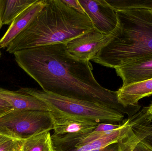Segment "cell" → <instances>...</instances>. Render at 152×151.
Listing matches in <instances>:
<instances>
[{
    "label": "cell",
    "mask_w": 152,
    "mask_h": 151,
    "mask_svg": "<svg viewBox=\"0 0 152 151\" xmlns=\"http://www.w3.org/2000/svg\"><path fill=\"white\" fill-rule=\"evenodd\" d=\"M13 55L18 65L45 92L101 104L129 118L137 112L136 106L121 104L116 91L102 87L94 76L91 63L73 57L65 43L22 50Z\"/></svg>",
    "instance_id": "obj_1"
},
{
    "label": "cell",
    "mask_w": 152,
    "mask_h": 151,
    "mask_svg": "<svg viewBox=\"0 0 152 151\" xmlns=\"http://www.w3.org/2000/svg\"><path fill=\"white\" fill-rule=\"evenodd\" d=\"M94 28L86 15L62 0H45L41 11L10 43L6 51L13 54L22 50L65 43Z\"/></svg>",
    "instance_id": "obj_2"
},
{
    "label": "cell",
    "mask_w": 152,
    "mask_h": 151,
    "mask_svg": "<svg viewBox=\"0 0 152 151\" xmlns=\"http://www.w3.org/2000/svg\"><path fill=\"white\" fill-rule=\"evenodd\" d=\"M114 38L92 61L115 68L142 58L152 56V10L129 9L116 11Z\"/></svg>",
    "instance_id": "obj_3"
},
{
    "label": "cell",
    "mask_w": 152,
    "mask_h": 151,
    "mask_svg": "<svg viewBox=\"0 0 152 151\" xmlns=\"http://www.w3.org/2000/svg\"><path fill=\"white\" fill-rule=\"evenodd\" d=\"M18 92L35 97L46 104L50 111L91 121L97 123L122 121L124 114L98 103L64 97L42 90L22 87Z\"/></svg>",
    "instance_id": "obj_4"
},
{
    "label": "cell",
    "mask_w": 152,
    "mask_h": 151,
    "mask_svg": "<svg viewBox=\"0 0 152 151\" xmlns=\"http://www.w3.org/2000/svg\"><path fill=\"white\" fill-rule=\"evenodd\" d=\"M130 127L129 119L120 128L107 132L51 135L54 151H120L118 142Z\"/></svg>",
    "instance_id": "obj_5"
},
{
    "label": "cell",
    "mask_w": 152,
    "mask_h": 151,
    "mask_svg": "<svg viewBox=\"0 0 152 151\" xmlns=\"http://www.w3.org/2000/svg\"><path fill=\"white\" fill-rule=\"evenodd\" d=\"M53 128L49 111L13 109L0 118V134L23 141Z\"/></svg>",
    "instance_id": "obj_6"
},
{
    "label": "cell",
    "mask_w": 152,
    "mask_h": 151,
    "mask_svg": "<svg viewBox=\"0 0 152 151\" xmlns=\"http://www.w3.org/2000/svg\"><path fill=\"white\" fill-rule=\"evenodd\" d=\"M114 34L102 33L95 28L65 43L71 56L82 61L92 59L114 38Z\"/></svg>",
    "instance_id": "obj_7"
},
{
    "label": "cell",
    "mask_w": 152,
    "mask_h": 151,
    "mask_svg": "<svg viewBox=\"0 0 152 151\" xmlns=\"http://www.w3.org/2000/svg\"><path fill=\"white\" fill-rule=\"evenodd\" d=\"M78 1L94 28L105 34L113 33L118 24L117 12L106 0Z\"/></svg>",
    "instance_id": "obj_8"
},
{
    "label": "cell",
    "mask_w": 152,
    "mask_h": 151,
    "mask_svg": "<svg viewBox=\"0 0 152 151\" xmlns=\"http://www.w3.org/2000/svg\"><path fill=\"white\" fill-rule=\"evenodd\" d=\"M50 112L53 121V134L56 135L89 133L94 131L99 124L78 117Z\"/></svg>",
    "instance_id": "obj_9"
},
{
    "label": "cell",
    "mask_w": 152,
    "mask_h": 151,
    "mask_svg": "<svg viewBox=\"0 0 152 151\" xmlns=\"http://www.w3.org/2000/svg\"><path fill=\"white\" fill-rule=\"evenodd\" d=\"M123 82L122 86L152 79V56L142 58L115 68Z\"/></svg>",
    "instance_id": "obj_10"
},
{
    "label": "cell",
    "mask_w": 152,
    "mask_h": 151,
    "mask_svg": "<svg viewBox=\"0 0 152 151\" xmlns=\"http://www.w3.org/2000/svg\"><path fill=\"white\" fill-rule=\"evenodd\" d=\"M45 0H37L19 15L0 39V49L7 48L11 42L31 23L44 6Z\"/></svg>",
    "instance_id": "obj_11"
},
{
    "label": "cell",
    "mask_w": 152,
    "mask_h": 151,
    "mask_svg": "<svg viewBox=\"0 0 152 151\" xmlns=\"http://www.w3.org/2000/svg\"><path fill=\"white\" fill-rule=\"evenodd\" d=\"M0 98L8 103L14 110L50 111L49 107L42 101L18 90L12 91L0 87Z\"/></svg>",
    "instance_id": "obj_12"
},
{
    "label": "cell",
    "mask_w": 152,
    "mask_h": 151,
    "mask_svg": "<svg viewBox=\"0 0 152 151\" xmlns=\"http://www.w3.org/2000/svg\"><path fill=\"white\" fill-rule=\"evenodd\" d=\"M116 93L119 103L125 107L137 105L141 99L152 95V79L121 86Z\"/></svg>",
    "instance_id": "obj_13"
},
{
    "label": "cell",
    "mask_w": 152,
    "mask_h": 151,
    "mask_svg": "<svg viewBox=\"0 0 152 151\" xmlns=\"http://www.w3.org/2000/svg\"><path fill=\"white\" fill-rule=\"evenodd\" d=\"M143 111L129 119V125L138 140L152 151V125Z\"/></svg>",
    "instance_id": "obj_14"
},
{
    "label": "cell",
    "mask_w": 152,
    "mask_h": 151,
    "mask_svg": "<svg viewBox=\"0 0 152 151\" xmlns=\"http://www.w3.org/2000/svg\"><path fill=\"white\" fill-rule=\"evenodd\" d=\"M37 0H4L2 15V23L9 25L25 10Z\"/></svg>",
    "instance_id": "obj_15"
},
{
    "label": "cell",
    "mask_w": 152,
    "mask_h": 151,
    "mask_svg": "<svg viewBox=\"0 0 152 151\" xmlns=\"http://www.w3.org/2000/svg\"><path fill=\"white\" fill-rule=\"evenodd\" d=\"M21 151H54L50 131L42 132L25 140Z\"/></svg>",
    "instance_id": "obj_16"
},
{
    "label": "cell",
    "mask_w": 152,
    "mask_h": 151,
    "mask_svg": "<svg viewBox=\"0 0 152 151\" xmlns=\"http://www.w3.org/2000/svg\"><path fill=\"white\" fill-rule=\"evenodd\" d=\"M118 144L120 151H152L138 140L130 126Z\"/></svg>",
    "instance_id": "obj_17"
},
{
    "label": "cell",
    "mask_w": 152,
    "mask_h": 151,
    "mask_svg": "<svg viewBox=\"0 0 152 151\" xmlns=\"http://www.w3.org/2000/svg\"><path fill=\"white\" fill-rule=\"evenodd\" d=\"M115 10L144 9L152 10V0H106Z\"/></svg>",
    "instance_id": "obj_18"
},
{
    "label": "cell",
    "mask_w": 152,
    "mask_h": 151,
    "mask_svg": "<svg viewBox=\"0 0 152 151\" xmlns=\"http://www.w3.org/2000/svg\"><path fill=\"white\" fill-rule=\"evenodd\" d=\"M24 141L0 134V151H21Z\"/></svg>",
    "instance_id": "obj_19"
},
{
    "label": "cell",
    "mask_w": 152,
    "mask_h": 151,
    "mask_svg": "<svg viewBox=\"0 0 152 151\" xmlns=\"http://www.w3.org/2000/svg\"><path fill=\"white\" fill-rule=\"evenodd\" d=\"M121 125L110 124V123H100L96 126L94 129V132H107L113 131L118 129L122 126Z\"/></svg>",
    "instance_id": "obj_20"
},
{
    "label": "cell",
    "mask_w": 152,
    "mask_h": 151,
    "mask_svg": "<svg viewBox=\"0 0 152 151\" xmlns=\"http://www.w3.org/2000/svg\"><path fill=\"white\" fill-rule=\"evenodd\" d=\"M63 2L76 11L82 14H85L84 10L79 2L78 0H62ZM86 15V14H85Z\"/></svg>",
    "instance_id": "obj_21"
},
{
    "label": "cell",
    "mask_w": 152,
    "mask_h": 151,
    "mask_svg": "<svg viewBox=\"0 0 152 151\" xmlns=\"http://www.w3.org/2000/svg\"><path fill=\"white\" fill-rule=\"evenodd\" d=\"M12 110V107L8 103L0 98V118Z\"/></svg>",
    "instance_id": "obj_22"
},
{
    "label": "cell",
    "mask_w": 152,
    "mask_h": 151,
    "mask_svg": "<svg viewBox=\"0 0 152 151\" xmlns=\"http://www.w3.org/2000/svg\"><path fill=\"white\" fill-rule=\"evenodd\" d=\"M145 117L147 120L152 121V102L149 106L143 110Z\"/></svg>",
    "instance_id": "obj_23"
},
{
    "label": "cell",
    "mask_w": 152,
    "mask_h": 151,
    "mask_svg": "<svg viewBox=\"0 0 152 151\" xmlns=\"http://www.w3.org/2000/svg\"><path fill=\"white\" fill-rule=\"evenodd\" d=\"M4 0H0V29L2 26L3 24L2 23V15L4 7Z\"/></svg>",
    "instance_id": "obj_24"
},
{
    "label": "cell",
    "mask_w": 152,
    "mask_h": 151,
    "mask_svg": "<svg viewBox=\"0 0 152 151\" xmlns=\"http://www.w3.org/2000/svg\"><path fill=\"white\" fill-rule=\"evenodd\" d=\"M1 50H0V58H1Z\"/></svg>",
    "instance_id": "obj_25"
}]
</instances>
